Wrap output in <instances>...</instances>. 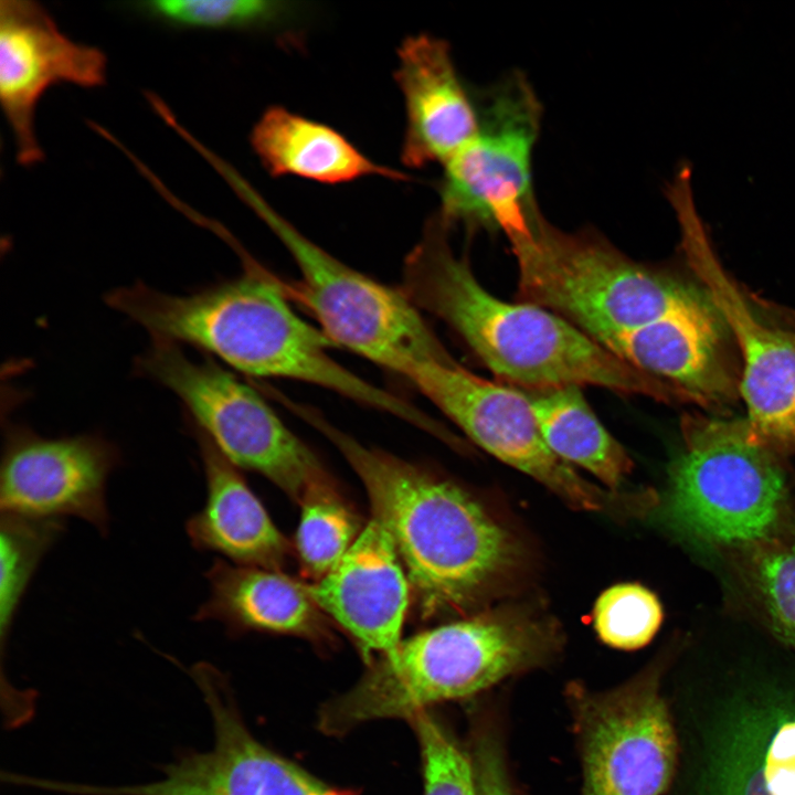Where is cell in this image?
Instances as JSON below:
<instances>
[{
  "instance_id": "1",
  "label": "cell",
  "mask_w": 795,
  "mask_h": 795,
  "mask_svg": "<svg viewBox=\"0 0 795 795\" xmlns=\"http://www.w3.org/2000/svg\"><path fill=\"white\" fill-rule=\"evenodd\" d=\"M211 231L245 261L242 276L186 296L138 283L109 293L107 304L153 339L193 344L245 374L311 383L433 430L426 413L338 363L328 353L333 343L293 309L283 287L253 264L227 229L215 222Z\"/></svg>"
},
{
  "instance_id": "2",
  "label": "cell",
  "mask_w": 795,
  "mask_h": 795,
  "mask_svg": "<svg viewBox=\"0 0 795 795\" xmlns=\"http://www.w3.org/2000/svg\"><path fill=\"white\" fill-rule=\"evenodd\" d=\"M449 229L438 214L427 222L406 257L404 292L448 325L502 382L528 392L592 385L681 400L676 388L628 364L556 314L494 296L453 250Z\"/></svg>"
},
{
  "instance_id": "3",
  "label": "cell",
  "mask_w": 795,
  "mask_h": 795,
  "mask_svg": "<svg viewBox=\"0 0 795 795\" xmlns=\"http://www.w3.org/2000/svg\"><path fill=\"white\" fill-rule=\"evenodd\" d=\"M295 410L361 479L372 517L391 534L423 615L473 606L512 570L518 556L510 534L462 488L360 444L309 409Z\"/></svg>"
},
{
  "instance_id": "4",
  "label": "cell",
  "mask_w": 795,
  "mask_h": 795,
  "mask_svg": "<svg viewBox=\"0 0 795 795\" xmlns=\"http://www.w3.org/2000/svg\"><path fill=\"white\" fill-rule=\"evenodd\" d=\"M544 623L512 611L485 613L401 639L348 691L329 699L318 727L339 736L381 719L475 695L544 660L555 647Z\"/></svg>"
},
{
  "instance_id": "5",
  "label": "cell",
  "mask_w": 795,
  "mask_h": 795,
  "mask_svg": "<svg viewBox=\"0 0 795 795\" xmlns=\"http://www.w3.org/2000/svg\"><path fill=\"white\" fill-rule=\"evenodd\" d=\"M518 268L519 301L543 307L607 348L619 336L710 296L638 263L601 234L564 232L540 213L507 236Z\"/></svg>"
},
{
  "instance_id": "6",
  "label": "cell",
  "mask_w": 795,
  "mask_h": 795,
  "mask_svg": "<svg viewBox=\"0 0 795 795\" xmlns=\"http://www.w3.org/2000/svg\"><path fill=\"white\" fill-rule=\"evenodd\" d=\"M214 170L289 252L300 273L296 294L333 344L407 379L424 364L455 361L404 290L374 280L318 246L225 159L218 160Z\"/></svg>"
},
{
  "instance_id": "7",
  "label": "cell",
  "mask_w": 795,
  "mask_h": 795,
  "mask_svg": "<svg viewBox=\"0 0 795 795\" xmlns=\"http://www.w3.org/2000/svg\"><path fill=\"white\" fill-rule=\"evenodd\" d=\"M671 463L666 515L711 543L749 547L773 539L786 507L774 449L745 420L686 416Z\"/></svg>"
},
{
  "instance_id": "8",
  "label": "cell",
  "mask_w": 795,
  "mask_h": 795,
  "mask_svg": "<svg viewBox=\"0 0 795 795\" xmlns=\"http://www.w3.org/2000/svg\"><path fill=\"white\" fill-rule=\"evenodd\" d=\"M478 128L444 163L438 215L448 225L526 230L539 212L532 190V153L542 107L530 82L510 72L475 94Z\"/></svg>"
},
{
  "instance_id": "9",
  "label": "cell",
  "mask_w": 795,
  "mask_h": 795,
  "mask_svg": "<svg viewBox=\"0 0 795 795\" xmlns=\"http://www.w3.org/2000/svg\"><path fill=\"white\" fill-rule=\"evenodd\" d=\"M140 368L171 390L200 431L236 468L258 473L299 504L330 481L314 453L251 386L212 361H193L178 343L153 339Z\"/></svg>"
},
{
  "instance_id": "10",
  "label": "cell",
  "mask_w": 795,
  "mask_h": 795,
  "mask_svg": "<svg viewBox=\"0 0 795 795\" xmlns=\"http://www.w3.org/2000/svg\"><path fill=\"white\" fill-rule=\"evenodd\" d=\"M409 380L475 444L572 508L601 510L610 504V494L583 479L549 448L528 393L478 377L456 361L424 364Z\"/></svg>"
},
{
  "instance_id": "11",
  "label": "cell",
  "mask_w": 795,
  "mask_h": 795,
  "mask_svg": "<svg viewBox=\"0 0 795 795\" xmlns=\"http://www.w3.org/2000/svg\"><path fill=\"white\" fill-rule=\"evenodd\" d=\"M188 672L212 718V749L180 753L161 766L163 776L159 781L126 786L82 785V795H339L251 733L221 671L208 662H198Z\"/></svg>"
},
{
  "instance_id": "12",
  "label": "cell",
  "mask_w": 795,
  "mask_h": 795,
  "mask_svg": "<svg viewBox=\"0 0 795 795\" xmlns=\"http://www.w3.org/2000/svg\"><path fill=\"white\" fill-rule=\"evenodd\" d=\"M682 247L742 353L740 384L748 421L773 448L795 451V332L770 326L724 275L697 212L692 192L670 198Z\"/></svg>"
},
{
  "instance_id": "13",
  "label": "cell",
  "mask_w": 795,
  "mask_h": 795,
  "mask_svg": "<svg viewBox=\"0 0 795 795\" xmlns=\"http://www.w3.org/2000/svg\"><path fill=\"white\" fill-rule=\"evenodd\" d=\"M583 795H661L677 757L676 735L654 679L575 696Z\"/></svg>"
},
{
  "instance_id": "14",
  "label": "cell",
  "mask_w": 795,
  "mask_h": 795,
  "mask_svg": "<svg viewBox=\"0 0 795 795\" xmlns=\"http://www.w3.org/2000/svg\"><path fill=\"white\" fill-rule=\"evenodd\" d=\"M108 61L99 47L64 34L39 2L0 1V104L12 132L19 165L43 161L35 116L54 85L97 88L107 82Z\"/></svg>"
},
{
  "instance_id": "15",
  "label": "cell",
  "mask_w": 795,
  "mask_h": 795,
  "mask_svg": "<svg viewBox=\"0 0 795 795\" xmlns=\"http://www.w3.org/2000/svg\"><path fill=\"white\" fill-rule=\"evenodd\" d=\"M118 462L115 446L98 435L46 438L10 427L0 467L1 513L76 517L106 534V484Z\"/></svg>"
},
{
  "instance_id": "16",
  "label": "cell",
  "mask_w": 795,
  "mask_h": 795,
  "mask_svg": "<svg viewBox=\"0 0 795 795\" xmlns=\"http://www.w3.org/2000/svg\"><path fill=\"white\" fill-rule=\"evenodd\" d=\"M409 585L391 534L372 517L338 563L308 587L318 607L354 637L367 656L400 643Z\"/></svg>"
},
{
  "instance_id": "17",
  "label": "cell",
  "mask_w": 795,
  "mask_h": 795,
  "mask_svg": "<svg viewBox=\"0 0 795 795\" xmlns=\"http://www.w3.org/2000/svg\"><path fill=\"white\" fill-rule=\"evenodd\" d=\"M394 78L404 100L406 167L445 163L473 139L475 95L460 80L448 43L426 33L409 35L399 46Z\"/></svg>"
},
{
  "instance_id": "18",
  "label": "cell",
  "mask_w": 795,
  "mask_h": 795,
  "mask_svg": "<svg viewBox=\"0 0 795 795\" xmlns=\"http://www.w3.org/2000/svg\"><path fill=\"white\" fill-rule=\"evenodd\" d=\"M727 716L704 767V795H795V698H755Z\"/></svg>"
},
{
  "instance_id": "19",
  "label": "cell",
  "mask_w": 795,
  "mask_h": 795,
  "mask_svg": "<svg viewBox=\"0 0 795 795\" xmlns=\"http://www.w3.org/2000/svg\"><path fill=\"white\" fill-rule=\"evenodd\" d=\"M722 321L711 299L633 329L607 349L688 399L720 403L732 398L735 390L723 351Z\"/></svg>"
},
{
  "instance_id": "20",
  "label": "cell",
  "mask_w": 795,
  "mask_h": 795,
  "mask_svg": "<svg viewBox=\"0 0 795 795\" xmlns=\"http://www.w3.org/2000/svg\"><path fill=\"white\" fill-rule=\"evenodd\" d=\"M206 498L186 531L201 551L218 552L239 565L279 570L289 544L237 468L198 430Z\"/></svg>"
},
{
  "instance_id": "21",
  "label": "cell",
  "mask_w": 795,
  "mask_h": 795,
  "mask_svg": "<svg viewBox=\"0 0 795 795\" xmlns=\"http://www.w3.org/2000/svg\"><path fill=\"white\" fill-rule=\"evenodd\" d=\"M250 145L272 177H297L325 184L382 177L409 181L410 176L380 165L329 125L283 106L264 110L250 132Z\"/></svg>"
},
{
  "instance_id": "22",
  "label": "cell",
  "mask_w": 795,
  "mask_h": 795,
  "mask_svg": "<svg viewBox=\"0 0 795 795\" xmlns=\"http://www.w3.org/2000/svg\"><path fill=\"white\" fill-rule=\"evenodd\" d=\"M205 577L210 594L194 621H219L234 632L254 629L308 638L324 633L322 611L308 585L277 570L218 560Z\"/></svg>"
},
{
  "instance_id": "23",
  "label": "cell",
  "mask_w": 795,
  "mask_h": 795,
  "mask_svg": "<svg viewBox=\"0 0 795 795\" xmlns=\"http://www.w3.org/2000/svg\"><path fill=\"white\" fill-rule=\"evenodd\" d=\"M582 388L570 385L528 392L532 410L549 448L616 490L633 463L591 409Z\"/></svg>"
},
{
  "instance_id": "24",
  "label": "cell",
  "mask_w": 795,
  "mask_h": 795,
  "mask_svg": "<svg viewBox=\"0 0 795 795\" xmlns=\"http://www.w3.org/2000/svg\"><path fill=\"white\" fill-rule=\"evenodd\" d=\"M131 10L180 30L284 31L304 10L299 3L272 0H152L129 3Z\"/></svg>"
},
{
  "instance_id": "25",
  "label": "cell",
  "mask_w": 795,
  "mask_h": 795,
  "mask_svg": "<svg viewBox=\"0 0 795 795\" xmlns=\"http://www.w3.org/2000/svg\"><path fill=\"white\" fill-rule=\"evenodd\" d=\"M296 550L303 571L320 580L359 536V522L330 481L309 488L299 502Z\"/></svg>"
},
{
  "instance_id": "26",
  "label": "cell",
  "mask_w": 795,
  "mask_h": 795,
  "mask_svg": "<svg viewBox=\"0 0 795 795\" xmlns=\"http://www.w3.org/2000/svg\"><path fill=\"white\" fill-rule=\"evenodd\" d=\"M63 520L1 513L0 637L1 647L22 597L42 558L64 530Z\"/></svg>"
},
{
  "instance_id": "27",
  "label": "cell",
  "mask_w": 795,
  "mask_h": 795,
  "mask_svg": "<svg viewBox=\"0 0 795 795\" xmlns=\"http://www.w3.org/2000/svg\"><path fill=\"white\" fill-rule=\"evenodd\" d=\"M746 548V574L771 628L795 647V543L773 538Z\"/></svg>"
},
{
  "instance_id": "28",
  "label": "cell",
  "mask_w": 795,
  "mask_h": 795,
  "mask_svg": "<svg viewBox=\"0 0 795 795\" xmlns=\"http://www.w3.org/2000/svg\"><path fill=\"white\" fill-rule=\"evenodd\" d=\"M662 621L657 596L637 583H621L605 590L593 608L600 639L614 648L634 650L647 645Z\"/></svg>"
},
{
  "instance_id": "29",
  "label": "cell",
  "mask_w": 795,
  "mask_h": 795,
  "mask_svg": "<svg viewBox=\"0 0 795 795\" xmlns=\"http://www.w3.org/2000/svg\"><path fill=\"white\" fill-rule=\"evenodd\" d=\"M423 760V795H479L471 757L427 709L411 719Z\"/></svg>"
},
{
  "instance_id": "30",
  "label": "cell",
  "mask_w": 795,
  "mask_h": 795,
  "mask_svg": "<svg viewBox=\"0 0 795 795\" xmlns=\"http://www.w3.org/2000/svg\"><path fill=\"white\" fill-rule=\"evenodd\" d=\"M470 757L479 795H513L502 753L494 740L478 739Z\"/></svg>"
}]
</instances>
